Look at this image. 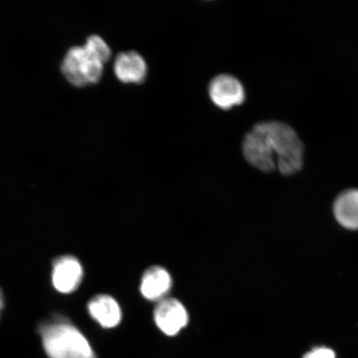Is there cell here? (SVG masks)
<instances>
[{
  "label": "cell",
  "instance_id": "obj_3",
  "mask_svg": "<svg viewBox=\"0 0 358 358\" xmlns=\"http://www.w3.org/2000/svg\"><path fill=\"white\" fill-rule=\"evenodd\" d=\"M104 64L88 55L83 47H73L62 62V74L74 87H83L97 83L101 78Z\"/></svg>",
  "mask_w": 358,
  "mask_h": 358
},
{
  "label": "cell",
  "instance_id": "obj_7",
  "mask_svg": "<svg viewBox=\"0 0 358 358\" xmlns=\"http://www.w3.org/2000/svg\"><path fill=\"white\" fill-rule=\"evenodd\" d=\"M173 287L171 275L166 268L154 266L148 268L142 275L140 290L146 301L159 302L167 298Z\"/></svg>",
  "mask_w": 358,
  "mask_h": 358
},
{
  "label": "cell",
  "instance_id": "obj_8",
  "mask_svg": "<svg viewBox=\"0 0 358 358\" xmlns=\"http://www.w3.org/2000/svg\"><path fill=\"white\" fill-rule=\"evenodd\" d=\"M114 73L115 77L123 83L141 84L146 79L148 66L140 53L125 52L115 57Z\"/></svg>",
  "mask_w": 358,
  "mask_h": 358
},
{
  "label": "cell",
  "instance_id": "obj_13",
  "mask_svg": "<svg viewBox=\"0 0 358 358\" xmlns=\"http://www.w3.org/2000/svg\"><path fill=\"white\" fill-rule=\"evenodd\" d=\"M0 303L4 304L3 294L1 289H0Z\"/></svg>",
  "mask_w": 358,
  "mask_h": 358
},
{
  "label": "cell",
  "instance_id": "obj_4",
  "mask_svg": "<svg viewBox=\"0 0 358 358\" xmlns=\"http://www.w3.org/2000/svg\"><path fill=\"white\" fill-rule=\"evenodd\" d=\"M154 320L161 332L173 337L186 328L189 315L180 301L174 298H166L157 303L154 310Z\"/></svg>",
  "mask_w": 358,
  "mask_h": 358
},
{
  "label": "cell",
  "instance_id": "obj_12",
  "mask_svg": "<svg viewBox=\"0 0 358 358\" xmlns=\"http://www.w3.org/2000/svg\"><path fill=\"white\" fill-rule=\"evenodd\" d=\"M303 358H336V355L332 349L320 347L313 348L306 353Z\"/></svg>",
  "mask_w": 358,
  "mask_h": 358
},
{
  "label": "cell",
  "instance_id": "obj_11",
  "mask_svg": "<svg viewBox=\"0 0 358 358\" xmlns=\"http://www.w3.org/2000/svg\"><path fill=\"white\" fill-rule=\"evenodd\" d=\"M83 48L90 56L99 60L103 64L110 59V48L99 36L92 35L89 37Z\"/></svg>",
  "mask_w": 358,
  "mask_h": 358
},
{
  "label": "cell",
  "instance_id": "obj_6",
  "mask_svg": "<svg viewBox=\"0 0 358 358\" xmlns=\"http://www.w3.org/2000/svg\"><path fill=\"white\" fill-rule=\"evenodd\" d=\"M83 279V268L77 258L64 256L52 265V285L58 292L70 294L77 290Z\"/></svg>",
  "mask_w": 358,
  "mask_h": 358
},
{
  "label": "cell",
  "instance_id": "obj_1",
  "mask_svg": "<svg viewBox=\"0 0 358 358\" xmlns=\"http://www.w3.org/2000/svg\"><path fill=\"white\" fill-rule=\"evenodd\" d=\"M243 150L246 161L262 172L277 169L283 176H291L303 167V143L294 129L283 122L255 125L245 137Z\"/></svg>",
  "mask_w": 358,
  "mask_h": 358
},
{
  "label": "cell",
  "instance_id": "obj_10",
  "mask_svg": "<svg viewBox=\"0 0 358 358\" xmlns=\"http://www.w3.org/2000/svg\"><path fill=\"white\" fill-rule=\"evenodd\" d=\"M336 220L349 230H358V189L342 192L334 207Z\"/></svg>",
  "mask_w": 358,
  "mask_h": 358
},
{
  "label": "cell",
  "instance_id": "obj_2",
  "mask_svg": "<svg viewBox=\"0 0 358 358\" xmlns=\"http://www.w3.org/2000/svg\"><path fill=\"white\" fill-rule=\"evenodd\" d=\"M38 332L49 358H96L87 338L65 317L46 322Z\"/></svg>",
  "mask_w": 358,
  "mask_h": 358
},
{
  "label": "cell",
  "instance_id": "obj_9",
  "mask_svg": "<svg viewBox=\"0 0 358 358\" xmlns=\"http://www.w3.org/2000/svg\"><path fill=\"white\" fill-rule=\"evenodd\" d=\"M88 312L102 328L114 329L122 320L120 304L108 294H98L89 301Z\"/></svg>",
  "mask_w": 358,
  "mask_h": 358
},
{
  "label": "cell",
  "instance_id": "obj_5",
  "mask_svg": "<svg viewBox=\"0 0 358 358\" xmlns=\"http://www.w3.org/2000/svg\"><path fill=\"white\" fill-rule=\"evenodd\" d=\"M208 93L214 105L224 110L243 104L245 98L243 85L229 74L215 77L209 84Z\"/></svg>",
  "mask_w": 358,
  "mask_h": 358
}]
</instances>
